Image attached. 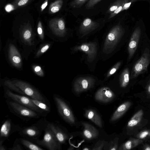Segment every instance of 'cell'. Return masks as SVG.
Segmentation results:
<instances>
[{
    "mask_svg": "<svg viewBox=\"0 0 150 150\" xmlns=\"http://www.w3.org/2000/svg\"><path fill=\"white\" fill-rule=\"evenodd\" d=\"M13 36L22 47L23 57L26 60L36 50L37 46L40 43L37 33L29 22L21 25L17 30L14 31Z\"/></svg>",
    "mask_w": 150,
    "mask_h": 150,
    "instance_id": "cell-1",
    "label": "cell"
},
{
    "mask_svg": "<svg viewBox=\"0 0 150 150\" xmlns=\"http://www.w3.org/2000/svg\"><path fill=\"white\" fill-rule=\"evenodd\" d=\"M17 42L15 38L8 39L4 48V52L6 60L12 67L18 70H23V59L21 51L17 45Z\"/></svg>",
    "mask_w": 150,
    "mask_h": 150,
    "instance_id": "cell-2",
    "label": "cell"
},
{
    "mask_svg": "<svg viewBox=\"0 0 150 150\" xmlns=\"http://www.w3.org/2000/svg\"><path fill=\"white\" fill-rule=\"evenodd\" d=\"M12 83L20 91V95L50 104L46 97L37 88L29 82L17 78L10 79Z\"/></svg>",
    "mask_w": 150,
    "mask_h": 150,
    "instance_id": "cell-3",
    "label": "cell"
},
{
    "mask_svg": "<svg viewBox=\"0 0 150 150\" xmlns=\"http://www.w3.org/2000/svg\"><path fill=\"white\" fill-rule=\"evenodd\" d=\"M49 121L45 117L41 118L31 125L21 127L18 132L22 137L35 143L47 127Z\"/></svg>",
    "mask_w": 150,
    "mask_h": 150,
    "instance_id": "cell-4",
    "label": "cell"
},
{
    "mask_svg": "<svg viewBox=\"0 0 150 150\" xmlns=\"http://www.w3.org/2000/svg\"><path fill=\"white\" fill-rule=\"evenodd\" d=\"M6 102L10 112L23 121L44 117L42 114L8 98H6Z\"/></svg>",
    "mask_w": 150,
    "mask_h": 150,
    "instance_id": "cell-5",
    "label": "cell"
},
{
    "mask_svg": "<svg viewBox=\"0 0 150 150\" xmlns=\"http://www.w3.org/2000/svg\"><path fill=\"white\" fill-rule=\"evenodd\" d=\"M53 98L57 113L65 122L70 125L76 124V119L67 102L59 95L54 94Z\"/></svg>",
    "mask_w": 150,
    "mask_h": 150,
    "instance_id": "cell-6",
    "label": "cell"
},
{
    "mask_svg": "<svg viewBox=\"0 0 150 150\" xmlns=\"http://www.w3.org/2000/svg\"><path fill=\"white\" fill-rule=\"evenodd\" d=\"M50 31L47 36L54 42L63 41L67 35V29L62 18H56L50 20L49 23Z\"/></svg>",
    "mask_w": 150,
    "mask_h": 150,
    "instance_id": "cell-7",
    "label": "cell"
},
{
    "mask_svg": "<svg viewBox=\"0 0 150 150\" xmlns=\"http://www.w3.org/2000/svg\"><path fill=\"white\" fill-rule=\"evenodd\" d=\"M3 87L4 89V96L6 98L13 101L40 113L42 114L44 117L47 115V113L38 107L33 102L30 97L16 93L6 87Z\"/></svg>",
    "mask_w": 150,
    "mask_h": 150,
    "instance_id": "cell-8",
    "label": "cell"
},
{
    "mask_svg": "<svg viewBox=\"0 0 150 150\" xmlns=\"http://www.w3.org/2000/svg\"><path fill=\"white\" fill-rule=\"evenodd\" d=\"M44 131L43 139H39L35 143L49 150H61V144L50 128L48 123Z\"/></svg>",
    "mask_w": 150,
    "mask_h": 150,
    "instance_id": "cell-9",
    "label": "cell"
},
{
    "mask_svg": "<svg viewBox=\"0 0 150 150\" xmlns=\"http://www.w3.org/2000/svg\"><path fill=\"white\" fill-rule=\"evenodd\" d=\"M150 63V51L149 49H146L133 67L130 76V79H134L145 71Z\"/></svg>",
    "mask_w": 150,
    "mask_h": 150,
    "instance_id": "cell-10",
    "label": "cell"
},
{
    "mask_svg": "<svg viewBox=\"0 0 150 150\" xmlns=\"http://www.w3.org/2000/svg\"><path fill=\"white\" fill-rule=\"evenodd\" d=\"M125 30L120 22L113 26L108 34L105 43L106 49H109L116 45L120 38L123 35Z\"/></svg>",
    "mask_w": 150,
    "mask_h": 150,
    "instance_id": "cell-11",
    "label": "cell"
},
{
    "mask_svg": "<svg viewBox=\"0 0 150 150\" xmlns=\"http://www.w3.org/2000/svg\"><path fill=\"white\" fill-rule=\"evenodd\" d=\"M22 127L14 124L12 120L8 118L2 122L0 131V140L4 142L11 134L18 132Z\"/></svg>",
    "mask_w": 150,
    "mask_h": 150,
    "instance_id": "cell-12",
    "label": "cell"
},
{
    "mask_svg": "<svg viewBox=\"0 0 150 150\" xmlns=\"http://www.w3.org/2000/svg\"><path fill=\"white\" fill-rule=\"evenodd\" d=\"M141 34V29L138 27L135 28L131 36L128 47L129 60L132 58L136 52Z\"/></svg>",
    "mask_w": 150,
    "mask_h": 150,
    "instance_id": "cell-13",
    "label": "cell"
},
{
    "mask_svg": "<svg viewBox=\"0 0 150 150\" xmlns=\"http://www.w3.org/2000/svg\"><path fill=\"white\" fill-rule=\"evenodd\" d=\"M48 125L60 143L61 144H65L69 137L63 127L55 122H49Z\"/></svg>",
    "mask_w": 150,
    "mask_h": 150,
    "instance_id": "cell-14",
    "label": "cell"
},
{
    "mask_svg": "<svg viewBox=\"0 0 150 150\" xmlns=\"http://www.w3.org/2000/svg\"><path fill=\"white\" fill-rule=\"evenodd\" d=\"M94 83V81L91 78H80L75 81L74 89L76 93L79 94L90 88Z\"/></svg>",
    "mask_w": 150,
    "mask_h": 150,
    "instance_id": "cell-15",
    "label": "cell"
},
{
    "mask_svg": "<svg viewBox=\"0 0 150 150\" xmlns=\"http://www.w3.org/2000/svg\"><path fill=\"white\" fill-rule=\"evenodd\" d=\"M114 93L108 88L103 87L99 89L95 95V99L101 102L108 103L115 98Z\"/></svg>",
    "mask_w": 150,
    "mask_h": 150,
    "instance_id": "cell-16",
    "label": "cell"
},
{
    "mask_svg": "<svg viewBox=\"0 0 150 150\" xmlns=\"http://www.w3.org/2000/svg\"><path fill=\"white\" fill-rule=\"evenodd\" d=\"M82 124L83 127L82 134L84 138L91 140L98 137L99 132L96 128L87 122H82Z\"/></svg>",
    "mask_w": 150,
    "mask_h": 150,
    "instance_id": "cell-17",
    "label": "cell"
},
{
    "mask_svg": "<svg viewBox=\"0 0 150 150\" xmlns=\"http://www.w3.org/2000/svg\"><path fill=\"white\" fill-rule=\"evenodd\" d=\"M99 25V23L92 20L90 18H86L81 23L79 31L81 33H88L96 29Z\"/></svg>",
    "mask_w": 150,
    "mask_h": 150,
    "instance_id": "cell-18",
    "label": "cell"
},
{
    "mask_svg": "<svg viewBox=\"0 0 150 150\" xmlns=\"http://www.w3.org/2000/svg\"><path fill=\"white\" fill-rule=\"evenodd\" d=\"M85 117L100 128L103 127V122L101 118L97 112L92 109L86 110L85 112Z\"/></svg>",
    "mask_w": 150,
    "mask_h": 150,
    "instance_id": "cell-19",
    "label": "cell"
},
{
    "mask_svg": "<svg viewBox=\"0 0 150 150\" xmlns=\"http://www.w3.org/2000/svg\"><path fill=\"white\" fill-rule=\"evenodd\" d=\"M131 105L129 101L125 102L120 105L111 117L110 120L113 122L120 118L128 110Z\"/></svg>",
    "mask_w": 150,
    "mask_h": 150,
    "instance_id": "cell-20",
    "label": "cell"
},
{
    "mask_svg": "<svg viewBox=\"0 0 150 150\" xmlns=\"http://www.w3.org/2000/svg\"><path fill=\"white\" fill-rule=\"evenodd\" d=\"M54 41H44L41 42L39 47L34 52V59H37L41 57L52 46Z\"/></svg>",
    "mask_w": 150,
    "mask_h": 150,
    "instance_id": "cell-21",
    "label": "cell"
},
{
    "mask_svg": "<svg viewBox=\"0 0 150 150\" xmlns=\"http://www.w3.org/2000/svg\"><path fill=\"white\" fill-rule=\"evenodd\" d=\"M19 142L26 149L30 150H43L44 149L32 141L24 138H18Z\"/></svg>",
    "mask_w": 150,
    "mask_h": 150,
    "instance_id": "cell-22",
    "label": "cell"
},
{
    "mask_svg": "<svg viewBox=\"0 0 150 150\" xmlns=\"http://www.w3.org/2000/svg\"><path fill=\"white\" fill-rule=\"evenodd\" d=\"M143 142V141L141 139L138 138H131L122 144L118 149L130 150L141 144Z\"/></svg>",
    "mask_w": 150,
    "mask_h": 150,
    "instance_id": "cell-23",
    "label": "cell"
},
{
    "mask_svg": "<svg viewBox=\"0 0 150 150\" xmlns=\"http://www.w3.org/2000/svg\"><path fill=\"white\" fill-rule=\"evenodd\" d=\"M144 112L140 109L136 112L132 117L127 123L129 127H133L137 125L141 121L143 116Z\"/></svg>",
    "mask_w": 150,
    "mask_h": 150,
    "instance_id": "cell-24",
    "label": "cell"
},
{
    "mask_svg": "<svg viewBox=\"0 0 150 150\" xmlns=\"http://www.w3.org/2000/svg\"><path fill=\"white\" fill-rule=\"evenodd\" d=\"M129 69L125 68L122 72L120 78V84L121 87L125 88L128 85L129 81Z\"/></svg>",
    "mask_w": 150,
    "mask_h": 150,
    "instance_id": "cell-25",
    "label": "cell"
},
{
    "mask_svg": "<svg viewBox=\"0 0 150 150\" xmlns=\"http://www.w3.org/2000/svg\"><path fill=\"white\" fill-rule=\"evenodd\" d=\"M31 68L33 72L38 76L41 77L45 76V72L43 67L41 65L33 63L31 65Z\"/></svg>",
    "mask_w": 150,
    "mask_h": 150,
    "instance_id": "cell-26",
    "label": "cell"
},
{
    "mask_svg": "<svg viewBox=\"0 0 150 150\" xmlns=\"http://www.w3.org/2000/svg\"><path fill=\"white\" fill-rule=\"evenodd\" d=\"M63 4L62 0H57L51 3L49 7V12L53 14L59 11L62 8Z\"/></svg>",
    "mask_w": 150,
    "mask_h": 150,
    "instance_id": "cell-27",
    "label": "cell"
},
{
    "mask_svg": "<svg viewBox=\"0 0 150 150\" xmlns=\"http://www.w3.org/2000/svg\"><path fill=\"white\" fill-rule=\"evenodd\" d=\"M33 102L39 108L47 114L51 111L50 105L30 98Z\"/></svg>",
    "mask_w": 150,
    "mask_h": 150,
    "instance_id": "cell-28",
    "label": "cell"
},
{
    "mask_svg": "<svg viewBox=\"0 0 150 150\" xmlns=\"http://www.w3.org/2000/svg\"><path fill=\"white\" fill-rule=\"evenodd\" d=\"M37 34L39 41L40 42L44 41L45 40V33L42 23L39 21L37 27Z\"/></svg>",
    "mask_w": 150,
    "mask_h": 150,
    "instance_id": "cell-29",
    "label": "cell"
},
{
    "mask_svg": "<svg viewBox=\"0 0 150 150\" xmlns=\"http://www.w3.org/2000/svg\"><path fill=\"white\" fill-rule=\"evenodd\" d=\"M125 0H116L109 7L106 13L110 14L121 5Z\"/></svg>",
    "mask_w": 150,
    "mask_h": 150,
    "instance_id": "cell-30",
    "label": "cell"
},
{
    "mask_svg": "<svg viewBox=\"0 0 150 150\" xmlns=\"http://www.w3.org/2000/svg\"><path fill=\"white\" fill-rule=\"evenodd\" d=\"M89 0H74L70 4L73 8H79Z\"/></svg>",
    "mask_w": 150,
    "mask_h": 150,
    "instance_id": "cell-31",
    "label": "cell"
},
{
    "mask_svg": "<svg viewBox=\"0 0 150 150\" xmlns=\"http://www.w3.org/2000/svg\"><path fill=\"white\" fill-rule=\"evenodd\" d=\"M24 148L23 145L19 142L18 139L17 138L15 140L13 147L8 149L9 150H23L24 149Z\"/></svg>",
    "mask_w": 150,
    "mask_h": 150,
    "instance_id": "cell-32",
    "label": "cell"
},
{
    "mask_svg": "<svg viewBox=\"0 0 150 150\" xmlns=\"http://www.w3.org/2000/svg\"><path fill=\"white\" fill-rule=\"evenodd\" d=\"M137 137L141 139L150 137V130H145L140 132L137 135Z\"/></svg>",
    "mask_w": 150,
    "mask_h": 150,
    "instance_id": "cell-33",
    "label": "cell"
},
{
    "mask_svg": "<svg viewBox=\"0 0 150 150\" xmlns=\"http://www.w3.org/2000/svg\"><path fill=\"white\" fill-rule=\"evenodd\" d=\"M130 1V0H125L124 2L116 10L114 11L113 12L110 13L109 16L108 18L110 19L114 17L118 13L122 11V10L123 6L126 3Z\"/></svg>",
    "mask_w": 150,
    "mask_h": 150,
    "instance_id": "cell-34",
    "label": "cell"
},
{
    "mask_svg": "<svg viewBox=\"0 0 150 150\" xmlns=\"http://www.w3.org/2000/svg\"><path fill=\"white\" fill-rule=\"evenodd\" d=\"M30 1V0H16L13 5L16 8L21 7L27 4Z\"/></svg>",
    "mask_w": 150,
    "mask_h": 150,
    "instance_id": "cell-35",
    "label": "cell"
},
{
    "mask_svg": "<svg viewBox=\"0 0 150 150\" xmlns=\"http://www.w3.org/2000/svg\"><path fill=\"white\" fill-rule=\"evenodd\" d=\"M102 0H89L85 5L86 9H91Z\"/></svg>",
    "mask_w": 150,
    "mask_h": 150,
    "instance_id": "cell-36",
    "label": "cell"
},
{
    "mask_svg": "<svg viewBox=\"0 0 150 150\" xmlns=\"http://www.w3.org/2000/svg\"><path fill=\"white\" fill-rule=\"evenodd\" d=\"M121 64V62H118L114 67L110 70L108 74V76L113 74L119 68Z\"/></svg>",
    "mask_w": 150,
    "mask_h": 150,
    "instance_id": "cell-37",
    "label": "cell"
},
{
    "mask_svg": "<svg viewBox=\"0 0 150 150\" xmlns=\"http://www.w3.org/2000/svg\"><path fill=\"white\" fill-rule=\"evenodd\" d=\"M103 145V142L102 141H99L96 144L93 150H102Z\"/></svg>",
    "mask_w": 150,
    "mask_h": 150,
    "instance_id": "cell-38",
    "label": "cell"
},
{
    "mask_svg": "<svg viewBox=\"0 0 150 150\" xmlns=\"http://www.w3.org/2000/svg\"><path fill=\"white\" fill-rule=\"evenodd\" d=\"M137 0H131L128 2L126 3L123 6L122 11L124 10H127L131 4Z\"/></svg>",
    "mask_w": 150,
    "mask_h": 150,
    "instance_id": "cell-39",
    "label": "cell"
},
{
    "mask_svg": "<svg viewBox=\"0 0 150 150\" xmlns=\"http://www.w3.org/2000/svg\"><path fill=\"white\" fill-rule=\"evenodd\" d=\"M48 0H46L41 6V11H42L47 6Z\"/></svg>",
    "mask_w": 150,
    "mask_h": 150,
    "instance_id": "cell-40",
    "label": "cell"
},
{
    "mask_svg": "<svg viewBox=\"0 0 150 150\" xmlns=\"http://www.w3.org/2000/svg\"><path fill=\"white\" fill-rule=\"evenodd\" d=\"M14 6L13 5H11V4L8 5H7L5 8L6 10V11H10L12 10V9H13V8Z\"/></svg>",
    "mask_w": 150,
    "mask_h": 150,
    "instance_id": "cell-41",
    "label": "cell"
},
{
    "mask_svg": "<svg viewBox=\"0 0 150 150\" xmlns=\"http://www.w3.org/2000/svg\"><path fill=\"white\" fill-rule=\"evenodd\" d=\"M4 142L0 140V150H6L7 149L3 145Z\"/></svg>",
    "mask_w": 150,
    "mask_h": 150,
    "instance_id": "cell-42",
    "label": "cell"
},
{
    "mask_svg": "<svg viewBox=\"0 0 150 150\" xmlns=\"http://www.w3.org/2000/svg\"><path fill=\"white\" fill-rule=\"evenodd\" d=\"M146 90L147 93L150 95V81H149L146 86Z\"/></svg>",
    "mask_w": 150,
    "mask_h": 150,
    "instance_id": "cell-43",
    "label": "cell"
},
{
    "mask_svg": "<svg viewBox=\"0 0 150 150\" xmlns=\"http://www.w3.org/2000/svg\"><path fill=\"white\" fill-rule=\"evenodd\" d=\"M143 149L144 150H150V145L149 144L145 145L143 146Z\"/></svg>",
    "mask_w": 150,
    "mask_h": 150,
    "instance_id": "cell-44",
    "label": "cell"
},
{
    "mask_svg": "<svg viewBox=\"0 0 150 150\" xmlns=\"http://www.w3.org/2000/svg\"><path fill=\"white\" fill-rule=\"evenodd\" d=\"M89 149L88 148H85L84 149H83V150H88Z\"/></svg>",
    "mask_w": 150,
    "mask_h": 150,
    "instance_id": "cell-45",
    "label": "cell"
}]
</instances>
